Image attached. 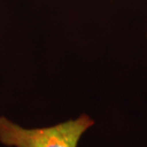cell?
I'll return each instance as SVG.
<instances>
[{"label": "cell", "mask_w": 147, "mask_h": 147, "mask_svg": "<svg viewBox=\"0 0 147 147\" xmlns=\"http://www.w3.org/2000/svg\"><path fill=\"white\" fill-rule=\"evenodd\" d=\"M93 124L94 120L83 114L54 126L28 129L0 116V142L8 147H77Z\"/></svg>", "instance_id": "obj_1"}]
</instances>
